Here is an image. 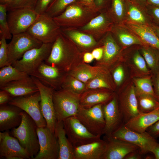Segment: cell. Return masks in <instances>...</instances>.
Listing matches in <instances>:
<instances>
[{"label":"cell","instance_id":"35","mask_svg":"<svg viewBox=\"0 0 159 159\" xmlns=\"http://www.w3.org/2000/svg\"><path fill=\"white\" fill-rule=\"evenodd\" d=\"M146 63L155 74L159 71V54L155 51L147 48L142 50Z\"/></svg>","mask_w":159,"mask_h":159},{"label":"cell","instance_id":"9","mask_svg":"<svg viewBox=\"0 0 159 159\" xmlns=\"http://www.w3.org/2000/svg\"><path fill=\"white\" fill-rule=\"evenodd\" d=\"M42 44L27 32L13 35L11 41L7 44V65H12L21 59L27 51L39 47Z\"/></svg>","mask_w":159,"mask_h":159},{"label":"cell","instance_id":"11","mask_svg":"<svg viewBox=\"0 0 159 159\" xmlns=\"http://www.w3.org/2000/svg\"><path fill=\"white\" fill-rule=\"evenodd\" d=\"M7 19L12 35L26 32L39 15L34 9L22 7L11 9Z\"/></svg>","mask_w":159,"mask_h":159},{"label":"cell","instance_id":"32","mask_svg":"<svg viewBox=\"0 0 159 159\" xmlns=\"http://www.w3.org/2000/svg\"><path fill=\"white\" fill-rule=\"evenodd\" d=\"M140 113H146L157 108L159 102L155 97L148 95H136Z\"/></svg>","mask_w":159,"mask_h":159},{"label":"cell","instance_id":"59","mask_svg":"<svg viewBox=\"0 0 159 159\" xmlns=\"http://www.w3.org/2000/svg\"><path fill=\"white\" fill-rule=\"evenodd\" d=\"M145 159H151L153 158V157L151 155H148L145 156Z\"/></svg>","mask_w":159,"mask_h":159},{"label":"cell","instance_id":"10","mask_svg":"<svg viewBox=\"0 0 159 159\" xmlns=\"http://www.w3.org/2000/svg\"><path fill=\"white\" fill-rule=\"evenodd\" d=\"M67 136L74 147L87 144L100 138L90 132L76 116L70 117L63 121Z\"/></svg>","mask_w":159,"mask_h":159},{"label":"cell","instance_id":"30","mask_svg":"<svg viewBox=\"0 0 159 159\" xmlns=\"http://www.w3.org/2000/svg\"><path fill=\"white\" fill-rule=\"evenodd\" d=\"M103 45L102 59L105 62H109L118 54L120 48L110 32L107 33L102 40Z\"/></svg>","mask_w":159,"mask_h":159},{"label":"cell","instance_id":"51","mask_svg":"<svg viewBox=\"0 0 159 159\" xmlns=\"http://www.w3.org/2000/svg\"><path fill=\"white\" fill-rule=\"evenodd\" d=\"M83 5L92 9L99 11L95 3V0H79Z\"/></svg>","mask_w":159,"mask_h":159},{"label":"cell","instance_id":"36","mask_svg":"<svg viewBox=\"0 0 159 159\" xmlns=\"http://www.w3.org/2000/svg\"><path fill=\"white\" fill-rule=\"evenodd\" d=\"M62 87L63 89L80 95L85 92V89L83 82L72 77H66Z\"/></svg>","mask_w":159,"mask_h":159},{"label":"cell","instance_id":"13","mask_svg":"<svg viewBox=\"0 0 159 159\" xmlns=\"http://www.w3.org/2000/svg\"><path fill=\"white\" fill-rule=\"evenodd\" d=\"M31 77L38 88L40 93V109L46 122L47 127L52 132L55 133L57 120L53 101L54 90L43 84L36 78Z\"/></svg>","mask_w":159,"mask_h":159},{"label":"cell","instance_id":"16","mask_svg":"<svg viewBox=\"0 0 159 159\" xmlns=\"http://www.w3.org/2000/svg\"><path fill=\"white\" fill-rule=\"evenodd\" d=\"M65 71L43 62L30 75L38 79L45 85L53 90L62 85L66 77Z\"/></svg>","mask_w":159,"mask_h":159},{"label":"cell","instance_id":"5","mask_svg":"<svg viewBox=\"0 0 159 159\" xmlns=\"http://www.w3.org/2000/svg\"><path fill=\"white\" fill-rule=\"evenodd\" d=\"M26 32L42 43H52L61 33V27L44 13L39 15Z\"/></svg>","mask_w":159,"mask_h":159},{"label":"cell","instance_id":"46","mask_svg":"<svg viewBox=\"0 0 159 159\" xmlns=\"http://www.w3.org/2000/svg\"><path fill=\"white\" fill-rule=\"evenodd\" d=\"M146 131L155 139L159 138V120L149 127Z\"/></svg>","mask_w":159,"mask_h":159},{"label":"cell","instance_id":"31","mask_svg":"<svg viewBox=\"0 0 159 159\" xmlns=\"http://www.w3.org/2000/svg\"><path fill=\"white\" fill-rule=\"evenodd\" d=\"M29 76L12 65L5 66L1 68L0 69V87L9 82L23 79Z\"/></svg>","mask_w":159,"mask_h":159},{"label":"cell","instance_id":"22","mask_svg":"<svg viewBox=\"0 0 159 159\" xmlns=\"http://www.w3.org/2000/svg\"><path fill=\"white\" fill-rule=\"evenodd\" d=\"M0 88L8 92L13 98L30 95L39 91L30 76L8 82Z\"/></svg>","mask_w":159,"mask_h":159},{"label":"cell","instance_id":"50","mask_svg":"<svg viewBox=\"0 0 159 159\" xmlns=\"http://www.w3.org/2000/svg\"><path fill=\"white\" fill-rule=\"evenodd\" d=\"M154 80L155 87L154 91L157 100L159 102V71L155 74Z\"/></svg>","mask_w":159,"mask_h":159},{"label":"cell","instance_id":"3","mask_svg":"<svg viewBox=\"0 0 159 159\" xmlns=\"http://www.w3.org/2000/svg\"><path fill=\"white\" fill-rule=\"evenodd\" d=\"M80 55L76 45L61 33L53 43L50 54L45 62L65 71L72 58Z\"/></svg>","mask_w":159,"mask_h":159},{"label":"cell","instance_id":"24","mask_svg":"<svg viewBox=\"0 0 159 159\" xmlns=\"http://www.w3.org/2000/svg\"><path fill=\"white\" fill-rule=\"evenodd\" d=\"M109 18L106 14L99 13L86 24L78 29L97 40L106 32L109 30L110 32L112 28Z\"/></svg>","mask_w":159,"mask_h":159},{"label":"cell","instance_id":"6","mask_svg":"<svg viewBox=\"0 0 159 159\" xmlns=\"http://www.w3.org/2000/svg\"><path fill=\"white\" fill-rule=\"evenodd\" d=\"M53 43H43L38 47L27 51L21 59L12 65L30 76L49 57Z\"/></svg>","mask_w":159,"mask_h":159},{"label":"cell","instance_id":"7","mask_svg":"<svg viewBox=\"0 0 159 159\" xmlns=\"http://www.w3.org/2000/svg\"><path fill=\"white\" fill-rule=\"evenodd\" d=\"M103 105L98 104L88 108L80 106L76 116L90 132L96 135L104 134L105 122Z\"/></svg>","mask_w":159,"mask_h":159},{"label":"cell","instance_id":"25","mask_svg":"<svg viewBox=\"0 0 159 159\" xmlns=\"http://www.w3.org/2000/svg\"><path fill=\"white\" fill-rule=\"evenodd\" d=\"M159 120V109L146 113H140L133 117L124 125L133 131L142 133Z\"/></svg>","mask_w":159,"mask_h":159},{"label":"cell","instance_id":"1","mask_svg":"<svg viewBox=\"0 0 159 159\" xmlns=\"http://www.w3.org/2000/svg\"><path fill=\"white\" fill-rule=\"evenodd\" d=\"M75 2L68 6L62 13L53 17L61 27L79 28L99 14L98 10L86 6L79 1L77 4Z\"/></svg>","mask_w":159,"mask_h":159},{"label":"cell","instance_id":"15","mask_svg":"<svg viewBox=\"0 0 159 159\" xmlns=\"http://www.w3.org/2000/svg\"><path fill=\"white\" fill-rule=\"evenodd\" d=\"M0 156L6 159H31L17 139L8 131L0 132Z\"/></svg>","mask_w":159,"mask_h":159},{"label":"cell","instance_id":"45","mask_svg":"<svg viewBox=\"0 0 159 159\" xmlns=\"http://www.w3.org/2000/svg\"><path fill=\"white\" fill-rule=\"evenodd\" d=\"M124 72L123 67L120 66L117 67L114 70L113 77L117 85H119L123 81L124 77Z\"/></svg>","mask_w":159,"mask_h":159},{"label":"cell","instance_id":"58","mask_svg":"<svg viewBox=\"0 0 159 159\" xmlns=\"http://www.w3.org/2000/svg\"><path fill=\"white\" fill-rule=\"evenodd\" d=\"M154 31L158 36L159 37V28L157 27H154Z\"/></svg>","mask_w":159,"mask_h":159},{"label":"cell","instance_id":"33","mask_svg":"<svg viewBox=\"0 0 159 159\" xmlns=\"http://www.w3.org/2000/svg\"><path fill=\"white\" fill-rule=\"evenodd\" d=\"M134 82L136 87V89H135L136 95H148L153 96L157 99L153 87L152 81L150 78H137L134 79Z\"/></svg>","mask_w":159,"mask_h":159},{"label":"cell","instance_id":"18","mask_svg":"<svg viewBox=\"0 0 159 159\" xmlns=\"http://www.w3.org/2000/svg\"><path fill=\"white\" fill-rule=\"evenodd\" d=\"M61 33L71 41L77 47L85 52L92 51L99 47L100 44L92 36L80 31L77 28L61 27Z\"/></svg>","mask_w":159,"mask_h":159},{"label":"cell","instance_id":"43","mask_svg":"<svg viewBox=\"0 0 159 159\" xmlns=\"http://www.w3.org/2000/svg\"><path fill=\"white\" fill-rule=\"evenodd\" d=\"M133 61L134 64L140 70L145 72H148L144 58L138 52L135 54L133 57Z\"/></svg>","mask_w":159,"mask_h":159},{"label":"cell","instance_id":"37","mask_svg":"<svg viewBox=\"0 0 159 159\" xmlns=\"http://www.w3.org/2000/svg\"><path fill=\"white\" fill-rule=\"evenodd\" d=\"M7 5H0V34L3 36L6 39H11L12 37L9 26L7 19Z\"/></svg>","mask_w":159,"mask_h":159},{"label":"cell","instance_id":"61","mask_svg":"<svg viewBox=\"0 0 159 159\" xmlns=\"http://www.w3.org/2000/svg\"><path fill=\"white\" fill-rule=\"evenodd\" d=\"M143 0V1H145V0Z\"/></svg>","mask_w":159,"mask_h":159},{"label":"cell","instance_id":"21","mask_svg":"<svg viewBox=\"0 0 159 159\" xmlns=\"http://www.w3.org/2000/svg\"><path fill=\"white\" fill-rule=\"evenodd\" d=\"M23 110L20 108L7 104L0 105V130L8 131L19 126L20 124Z\"/></svg>","mask_w":159,"mask_h":159},{"label":"cell","instance_id":"55","mask_svg":"<svg viewBox=\"0 0 159 159\" xmlns=\"http://www.w3.org/2000/svg\"><path fill=\"white\" fill-rule=\"evenodd\" d=\"M14 0H0L1 2L4 3L3 4H6L7 6L11 5L14 1Z\"/></svg>","mask_w":159,"mask_h":159},{"label":"cell","instance_id":"12","mask_svg":"<svg viewBox=\"0 0 159 159\" xmlns=\"http://www.w3.org/2000/svg\"><path fill=\"white\" fill-rule=\"evenodd\" d=\"M41 96L39 91L34 94L13 98L8 104L16 106L28 114L34 120L38 127L47 126L40 107Z\"/></svg>","mask_w":159,"mask_h":159},{"label":"cell","instance_id":"19","mask_svg":"<svg viewBox=\"0 0 159 159\" xmlns=\"http://www.w3.org/2000/svg\"><path fill=\"white\" fill-rule=\"evenodd\" d=\"M107 144L100 138L92 143L74 147V159H104Z\"/></svg>","mask_w":159,"mask_h":159},{"label":"cell","instance_id":"60","mask_svg":"<svg viewBox=\"0 0 159 159\" xmlns=\"http://www.w3.org/2000/svg\"><path fill=\"white\" fill-rule=\"evenodd\" d=\"M158 108L159 109V106L158 107Z\"/></svg>","mask_w":159,"mask_h":159},{"label":"cell","instance_id":"40","mask_svg":"<svg viewBox=\"0 0 159 159\" xmlns=\"http://www.w3.org/2000/svg\"><path fill=\"white\" fill-rule=\"evenodd\" d=\"M124 12V6L122 0H112L111 16L114 19L122 18Z\"/></svg>","mask_w":159,"mask_h":159},{"label":"cell","instance_id":"17","mask_svg":"<svg viewBox=\"0 0 159 159\" xmlns=\"http://www.w3.org/2000/svg\"><path fill=\"white\" fill-rule=\"evenodd\" d=\"M103 111L105 122L104 134L110 137L124 124L115 96L107 103L103 105Z\"/></svg>","mask_w":159,"mask_h":159},{"label":"cell","instance_id":"23","mask_svg":"<svg viewBox=\"0 0 159 159\" xmlns=\"http://www.w3.org/2000/svg\"><path fill=\"white\" fill-rule=\"evenodd\" d=\"M119 101L118 105L124 124L140 113L135 89L133 86L120 95Z\"/></svg>","mask_w":159,"mask_h":159},{"label":"cell","instance_id":"2","mask_svg":"<svg viewBox=\"0 0 159 159\" xmlns=\"http://www.w3.org/2000/svg\"><path fill=\"white\" fill-rule=\"evenodd\" d=\"M21 114L22 120L20 124L12 129L10 134L17 139L33 159L39 150L37 133L38 127L34 120L26 113L23 111Z\"/></svg>","mask_w":159,"mask_h":159},{"label":"cell","instance_id":"26","mask_svg":"<svg viewBox=\"0 0 159 159\" xmlns=\"http://www.w3.org/2000/svg\"><path fill=\"white\" fill-rule=\"evenodd\" d=\"M126 25L145 43L159 51V37L150 27L142 24L128 21Z\"/></svg>","mask_w":159,"mask_h":159},{"label":"cell","instance_id":"4","mask_svg":"<svg viewBox=\"0 0 159 159\" xmlns=\"http://www.w3.org/2000/svg\"><path fill=\"white\" fill-rule=\"evenodd\" d=\"M80 95L63 89L53 90V101L57 121L76 116L80 107Z\"/></svg>","mask_w":159,"mask_h":159},{"label":"cell","instance_id":"49","mask_svg":"<svg viewBox=\"0 0 159 159\" xmlns=\"http://www.w3.org/2000/svg\"><path fill=\"white\" fill-rule=\"evenodd\" d=\"M94 58L97 60L102 58L103 54V47H99L94 49L91 52Z\"/></svg>","mask_w":159,"mask_h":159},{"label":"cell","instance_id":"20","mask_svg":"<svg viewBox=\"0 0 159 159\" xmlns=\"http://www.w3.org/2000/svg\"><path fill=\"white\" fill-rule=\"evenodd\" d=\"M107 147L104 159H124L131 152L139 149L137 145L126 141L105 136Z\"/></svg>","mask_w":159,"mask_h":159},{"label":"cell","instance_id":"28","mask_svg":"<svg viewBox=\"0 0 159 159\" xmlns=\"http://www.w3.org/2000/svg\"><path fill=\"white\" fill-rule=\"evenodd\" d=\"M114 97L110 93L107 91L97 90L86 91L80 95V106L88 108L98 104L103 105Z\"/></svg>","mask_w":159,"mask_h":159},{"label":"cell","instance_id":"52","mask_svg":"<svg viewBox=\"0 0 159 159\" xmlns=\"http://www.w3.org/2000/svg\"><path fill=\"white\" fill-rule=\"evenodd\" d=\"M94 59L91 53L86 52L84 53L83 55L84 61L86 63L91 62Z\"/></svg>","mask_w":159,"mask_h":159},{"label":"cell","instance_id":"48","mask_svg":"<svg viewBox=\"0 0 159 159\" xmlns=\"http://www.w3.org/2000/svg\"><path fill=\"white\" fill-rule=\"evenodd\" d=\"M143 155L141 153L139 149L127 154L124 159H141L143 158Z\"/></svg>","mask_w":159,"mask_h":159},{"label":"cell","instance_id":"44","mask_svg":"<svg viewBox=\"0 0 159 159\" xmlns=\"http://www.w3.org/2000/svg\"><path fill=\"white\" fill-rule=\"evenodd\" d=\"M52 0H38L34 9L38 14L45 13Z\"/></svg>","mask_w":159,"mask_h":159},{"label":"cell","instance_id":"42","mask_svg":"<svg viewBox=\"0 0 159 159\" xmlns=\"http://www.w3.org/2000/svg\"><path fill=\"white\" fill-rule=\"evenodd\" d=\"M128 14L130 18L134 22L142 24L145 21V18L143 14L134 6L131 5L129 7Z\"/></svg>","mask_w":159,"mask_h":159},{"label":"cell","instance_id":"8","mask_svg":"<svg viewBox=\"0 0 159 159\" xmlns=\"http://www.w3.org/2000/svg\"><path fill=\"white\" fill-rule=\"evenodd\" d=\"M110 137L137 145L143 155L151 153L158 143L156 139L146 131L142 133L137 132L129 129L124 125L114 132Z\"/></svg>","mask_w":159,"mask_h":159},{"label":"cell","instance_id":"29","mask_svg":"<svg viewBox=\"0 0 159 159\" xmlns=\"http://www.w3.org/2000/svg\"><path fill=\"white\" fill-rule=\"evenodd\" d=\"M104 74L102 68L86 65L79 67L72 73L73 77L83 82H86L97 77Z\"/></svg>","mask_w":159,"mask_h":159},{"label":"cell","instance_id":"27","mask_svg":"<svg viewBox=\"0 0 159 159\" xmlns=\"http://www.w3.org/2000/svg\"><path fill=\"white\" fill-rule=\"evenodd\" d=\"M55 133L59 147L58 159H74V147L67 136L63 121H57Z\"/></svg>","mask_w":159,"mask_h":159},{"label":"cell","instance_id":"57","mask_svg":"<svg viewBox=\"0 0 159 159\" xmlns=\"http://www.w3.org/2000/svg\"><path fill=\"white\" fill-rule=\"evenodd\" d=\"M153 5L159 7V0H149Z\"/></svg>","mask_w":159,"mask_h":159},{"label":"cell","instance_id":"39","mask_svg":"<svg viewBox=\"0 0 159 159\" xmlns=\"http://www.w3.org/2000/svg\"><path fill=\"white\" fill-rule=\"evenodd\" d=\"M87 89H90L101 88L110 89L104 75L97 77L90 80L87 85Z\"/></svg>","mask_w":159,"mask_h":159},{"label":"cell","instance_id":"41","mask_svg":"<svg viewBox=\"0 0 159 159\" xmlns=\"http://www.w3.org/2000/svg\"><path fill=\"white\" fill-rule=\"evenodd\" d=\"M6 39L3 36H0V67L6 66L8 54Z\"/></svg>","mask_w":159,"mask_h":159},{"label":"cell","instance_id":"54","mask_svg":"<svg viewBox=\"0 0 159 159\" xmlns=\"http://www.w3.org/2000/svg\"><path fill=\"white\" fill-rule=\"evenodd\" d=\"M152 11L154 16L159 20V7H156L154 8Z\"/></svg>","mask_w":159,"mask_h":159},{"label":"cell","instance_id":"47","mask_svg":"<svg viewBox=\"0 0 159 159\" xmlns=\"http://www.w3.org/2000/svg\"><path fill=\"white\" fill-rule=\"evenodd\" d=\"M13 98L6 91L1 90L0 91V105L8 104Z\"/></svg>","mask_w":159,"mask_h":159},{"label":"cell","instance_id":"56","mask_svg":"<svg viewBox=\"0 0 159 159\" xmlns=\"http://www.w3.org/2000/svg\"><path fill=\"white\" fill-rule=\"evenodd\" d=\"M104 0H95V3L97 7L99 9L100 7L103 4Z\"/></svg>","mask_w":159,"mask_h":159},{"label":"cell","instance_id":"38","mask_svg":"<svg viewBox=\"0 0 159 159\" xmlns=\"http://www.w3.org/2000/svg\"><path fill=\"white\" fill-rule=\"evenodd\" d=\"M115 34L120 42L124 46H128L133 44L142 45L143 42L138 38L128 33L117 31L112 28L111 30Z\"/></svg>","mask_w":159,"mask_h":159},{"label":"cell","instance_id":"34","mask_svg":"<svg viewBox=\"0 0 159 159\" xmlns=\"http://www.w3.org/2000/svg\"><path fill=\"white\" fill-rule=\"evenodd\" d=\"M77 0H55L50 4L45 13L54 17L62 13L68 6Z\"/></svg>","mask_w":159,"mask_h":159},{"label":"cell","instance_id":"14","mask_svg":"<svg viewBox=\"0 0 159 159\" xmlns=\"http://www.w3.org/2000/svg\"><path fill=\"white\" fill-rule=\"evenodd\" d=\"M39 150L33 159H58L59 147L55 133L47 127H38Z\"/></svg>","mask_w":159,"mask_h":159},{"label":"cell","instance_id":"53","mask_svg":"<svg viewBox=\"0 0 159 159\" xmlns=\"http://www.w3.org/2000/svg\"><path fill=\"white\" fill-rule=\"evenodd\" d=\"M151 153L153 154L155 158L159 159V143H158L152 150Z\"/></svg>","mask_w":159,"mask_h":159}]
</instances>
